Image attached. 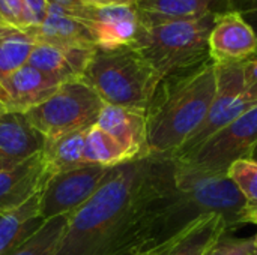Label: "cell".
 <instances>
[{
    "label": "cell",
    "instance_id": "4",
    "mask_svg": "<svg viewBox=\"0 0 257 255\" xmlns=\"http://www.w3.org/2000/svg\"><path fill=\"white\" fill-rule=\"evenodd\" d=\"M217 17L206 15L145 29L134 47L163 78L191 71L211 60L209 35Z\"/></svg>",
    "mask_w": 257,
    "mask_h": 255
},
{
    "label": "cell",
    "instance_id": "30",
    "mask_svg": "<svg viewBox=\"0 0 257 255\" xmlns=\"http://www.w3.org/2000/svg\"><path fill=\"white\" fill-rule=\"evenodd\" d=\"M92 6H136L137 0H83Z\"/></svg>",
    "mask_w": 257,
    "mask_h": 255
},
{
    "label": "cell",
    "instance_id": "10",
    "mask_svg": "<svg viewBox=\"0 0 257 255\" xmlns=\"http://www.w3.org/2000/svg\"><path fill=\"white\" fill-rule=\"evenodd\" d=\"M50 176L42 152L21 162L0 159V216L39 194Z\"/></svg>",
    "mask_w": 257,
    "mask_h": 255
},
{
    "label": "cell",
    "instance_id": "9",
    "mask_svg": "<svg viewBox=\"0 0 257 255\" xmlns=\"http://www.w3.org/2000/svg\"><path fill=\"white\" fill-rule=\"evenodd\" d=\"M66 11L89 27L96 48L101 50L136 45L145 30L136 6H92L83 3L66 8Z\"/></svg>",
    "mask_w": 257,
    "mask_h": 255
},
{
    "label": "cell",
    "instance_id": "18",
    "mask_svg": "<svg viewBox=\"0 0 257 255\" xmlns=\"http://www.w3.org/2000/svg\"><path fill=\"white\" fill-rule=\"evenodd\" d=\"M224 231H229L224 218L217 213H209L194 221L191 225L151 254L203 255Z\"/></svg>",
    "mask_w": 257,
    "mask_h": 255
},
{
    "label": "cell",
    "instance_id": "14",
    "mask_svg": "<svg viewBox=\"0 0 257 255\" xmlns=\"http://www.w3.org/2000/svg\"><path fill=\"white\" fill-rule=\"evenodd\" d=\"M95 50L96 48L35 44L27 65L63 84L83 80Z\"/></svg>",
    "mask_w": 257,
    "mask_h": 255
},
{
    "label": "cell",
    "instance_id": "1",
    "mask_svg": "<svg viewBox=\"0 0 257 255\" xmlns=\"http://www.w3.org/2000/svg\"><path fill=\"white\" fill-rule=\"evenodd\" d=\"M172 156L148 153L111 168L96 194L69 216L56 255L149 254L173 239Z\"/></svg>",
    "mask_w": 257,
    "mask_h": 255
},
{
    "label": "cell",
    "instance_id": "34",
    "mask_svg": "<svg viewBox=\"0 0 257 255\" xmlns=\"http://www.w3.org/2000/svg\"><path fill=\"white\" fill-rule=\"evenodd\" d=\"M254 239H256V243H257V233H256V236H254Z\"/></svg>",
    "mask_w": 257,
    "mask_h": 255
},
{
    "label": "cell",
    "instance_id": "15",
    "mask_svg": "<svg viewBox=\"0 0 257 255\" xmlns=\"http://www.w3.org/2000/svg\"><path fill=\"white\" fill-rule=\"evenodd\" d=\"M96 126L113 137L130 159L149 153L146 144V113L104 104Z\"/></svg>",
    "mask_w": 257,
    "mask_h": 255
},
{
    "label": "cell",
    "instance_id": "5",
    "mask_svg": "<svg viewBox=\"0 0 257 255\" xmlns=\"http://www.w3.org/2000/svg\"><path fill=\"white\" fill-rule=\"evenodd\" d=\"M104 102L83 80L63 83L45 102L26 113L29 122L45 137L57 138L96 125Z\"/></svg>",
    "mask_w": 257,
    "mask_h": 255
},
{
    "label": "cell",
    "instance_id": "11",
    "mask_svg": "<svg viewBox=\"0 0 257 255\" xmlns=\"http://www.w3.org/2000/svg\"><path fill=\"white\" fill-rule=\"evenodd\" d=\"M257 54V36L235 12L217 17L209 35V57L214 63H244Z\"/></svg>",
    "mask_w": 257,
    "mask_h": 255
},
{
    "label": "cell",
    "instance_id": "28",
    "mask_svg": "<svg viewBox=\"0 0 257 255\" xmlns=\"http://www.w3.org/2000/svg\"><path fill=\"white\" fill-rule=\"evenodd\" d=\"M244 87L247 99L257 104V54L244 62Z\"/></svg>",
    "mask_w": 257,
    "mask_h": 255
},
{
    "label": "cell",
    "instance_id": "25",
    "mask_svg": "<svg viewBox=\"0 0 257 255\" xmlns=\"http://www.w3.org/2000/svg\"><path fill=\"white\" fill-rule=\"evenodd\" d=\"M233 231H224L203 255H257V243L253 237H235Z\"/></svg>",
    "mask_w": 257,
    "mask_h": 255
},
{
    "label": "cell",
    "instance_id": "12",
    "mask_svg": "<svg viewBox=\"0 0 257 255\" xmlns=\"http://www.w3.org/2000/svg\"><path fill=\"white\" fill-rule=\"evenodd\" d=\"M60 83L30 65H24L0 81V107L5 113L26 114L45 102Z\"/></svg>",
    "mask_w": 257,
    "mask_h": 255
},
{
    "label": "cell",
    "instance_id": "27",
    "mask_svg": "<svg viewBox=\"0 0 257 255\" xmlns=\"http://www.w3.org/2000/svg\"><path fill=\"white\" fill-rule=\"evenodd\" d=\"M48 0H24V8L27 14L29 29L38 27L44 23L48 15Z\"/></svg>",
    "mask_w": 257,
    "mask_h": 255
},
{
    "label": "cell",
    "instance_id": "29",
    "mask_svg": "<svg viewBox=\"0 0 257 255\" xmlns=\"http://www.w3.org/2000/svg\"><path fill=\"white\" fill-rule=\"evenodd\" d=\"M232 11L244 18L257 36V0H232Z\"/></svg>",
    "mask_w": 257,
    "mask_h": 255
},
{
    "label": "cell",
    "instance_id": "17",
    "mask_svg": "<svg viewBox=\"0 0 257 255\" xmlns=\"http://www.w3.org/2000/svg\"><path fill=\"white\" fill-rule=\"evenodd\" d=\"M45 137L23 113L0 114V159L21 162L41 153Z\"/></svg>",
    "mask_w": 257,
    "mask_h": 255
},
{
    "label": "cell",
    "instance_id": "24",
    "mask_svg": "<svg viewBox=\"0 0 257 255\" xmlns=\"http://www.w3.org/2000/svg\"><path fill=\"white\" fill-rule=\"evenodd\" d=\"M227 176L238 188L250 224L257 225V161L241 159L230 165Z\"/></svg>",
    "mask_w": 257,
    "mask_h": 255
},
{
    "label": "cell",
    "instance_id": "23",
    "mask_svg": "<svg viewBox=\"0 0 257 255\" xmlns=\"http://www.w3.org/2000/svg\"><path fill=\"white\" fill-rule=\"evenodd\" d=\"M133 161L123 147L101 128L93 125L87 129L84 141V162L102 167H116Z\"/></svg>",
    "mask_w": 257,
    "mask_h": 255
},
{
    "label": "cell",
    "instance_id": "2",
    "mask_svg": "<svg viewBox=\"0 0 257 255\" xmlns=\"http://www.w3.org/2000/svg\"><path fill=\"white\" fill-rule=\"evenodd\" d=\"M215 87L212 60L191 71L164 77L146 110L149 153L172 156L179 150L206 117Z\"/></svg>",
    "mask_w": 257,
    "mask_h": 255
},
{
    "label": "cell",
    "instance_id": "35",
    "mask_svg": "<svg viewBox=\"0 0 257 255\" xmlns=\"http://www.w3.org/2000/svg\"><path fill=\"white\" fill-rule=\"evenodd\" d=\"M142 255H152V254H151V252H149V254H142Z\"/></svg>",
    "mask_w": 257,
    "mask_h": 255
},
{
    "label": "cell",
    "instance_id": "32",
    "mask_svg": "<svg viewBox=\"0 0 257 255\" xmlns=\"http://www.w3.org/2000/svg\"><path fill=\"white\" fill-rule=\"evenodd\" d=\"M251 158L257 161V146H256V149H254V152H253V156H251Z\"/></svg>",
    "mask_w": 257,
    "mask_h": 255
},
{
    "label": "cell",
    "instance_id": "13",
    "mask_svg": "<svg viewBox=\"0 0 257 255\" xmlns=\"http://www.w3.org/2000/svg\"><path fill=\"white\" fill-rule=\"evenodd\" d=\"M136 9L145 29L172 21L199 20L232 11V0H137Z\"/></svg>",
    "mask_w": 257,
    "mask_h": 255
},
{
    "label": "cell",
    "instance_id": "26",
    "mask_svg": "<svg viewBox=\"0 0 257 255\" xmlns=\"http://www.w3.org/2000/svg\"><path fill=\"white\" fill-rule=\"evenodd\" d=\"M0 26L29 29L24 0H0Z\"/></svg>",
    "mask_w": 257,
    "mask_h": 255
},
{
    "label": "cell",
    "instance_id": "19",
    "mask_svg": "<svg viewBox=\"0 0 257 255\" xmlns=\"http://www.w3.org/2000/svg\"><path fill=\"white\" fill-rule=\"evenodd\" d=\"M39 197L41 192L18 209L0 216V255L23 243L45 222L39 216Z\"/></svg>",
    "mask_w": 257,
    "mask_h": 255
},
{
    "label": "cell",
    "instance_id": "6",
    "mask_svg": "<svg viewBox=\"0 0 257 255\" xmlns=\"http://www.w3.org/2000/svg\"><path fill=\"white\" fill-rule=\"evenodd\" d=\"M215 74L217 87L208 114L194 134L172 155L176 161H182L193 155L212 135L257 105L250 102L245 95L244 63H215Z\"/></svg>",
    "mask_w": 257,
    "mask_h": 255
},
{
    "label": "cell",
    "instance_id": "8",
    "mask_svg": "<svg viewBox=\"0 0 257 255\" xmlns=\"http://www.w3.org/2000/svg\"><path fill=\"white\" fill-rule=\"evenodd\" d=\"M257 146V105L212 135L202 147L179 164L209 173L227 174L230 165L250 159Z\"/></svg>",
    "mask_w": 257,
    "mask_h": 255
},
{
    "label": "cell",
    "instance_id": "21",
    "mask_svg": "<svg viewBox=\"0 0 257 255\" xmlns=\"http://www.w3.org/2000/svg\"><path fill=\"white\" fill-rule=\"evenodd\" d=\"M35 44L27 29L0 26V81L27 65Z\"/></svg>",
    "mask_w": 257,
    "mask_h": 255
},
{
    "label": "cell",
    "instance_id": "16",
    "mask_svg": "<svg viewBox=\"0 0 257 255\" xmlns=\"http://www.w3.org/2000/svg\"><path fill=\"white\" fill-rule=\"evenodd\" d=\"M36 44L96 48L89 27L72 17L65 6L50 2L48 15L38 27L27 29Z\"/></svg>",
    "mask_w": 257,
    "mask_h": 255
},
{
    "label": "cell",
    "instance_id": "7",
    "mask_svg": "<svg viewBox=\"0 0 257 255\" xmlns=\"http://www.w3.org/2000/svg\"><path fill=\"white\" fill-rule=\"evenodd\" d=\"M113 167L81 164L78 167L53 173L39 197V216L48 221L75 213L105 183Z\"/></svg>",
    "mask_w": 257,
    "mask_h": 255
},
{
    "label": "cell",
    "instance_id": "20",
    "mask_svg": "<svg viewBox=\"0 0 257 255\" xmlns=\"http://www.w3.org/2000/svg\"><path fill=\"white\" fill-rule=\"evenodd\" d=\"M86 134L87 129L71 132L57 138L45 140L42 155L51 174L86 164L84 162Z\"/></svg>",
    "mask_w": 257,
    "mask_h": 255
},
{
    "label": "cell",
    "instance_id": "31",
    "mask_svg": "<svg viewBox=\"0 0 257 255\" xmlns=\"http://www.w3.org/2000/svg\"><path fill=\"white\" fill-rule=\"evenodd\" d=\"M48 2L60 5V6H66V8H75V6H80L84 3L83 0H48Z\"/></svg>",
    "mask_w": 257,
    "mask_h": 255
},
{
    "label": "cell",
    "instance_id": "3",
    "mask_svg": "<svg viewBox=\"0 0 257 255\" xmlns=\"http://www.w3.org/2000/svg\"><path fill=\"white\" fill-rule=\"evenodd\" d=\"M163 77L134 47L96 48L83 77L104 104L146 113Z\"/></svg>",
    "mask_w": 257,
    "mask_h": 255
},
{
    "label": "cell",
    "instance_id": "33",
    "mask_svg": "<svg viewBox=\"0 0 257 255\" xmlns=\"http://www.w3.org/2000/svg\"><path fill=\"white\" fill-rule=\"evenodd\" d=\"M3 113H5V111H3V110H2V107H0V114H3Z\"/></svg>",
    "mask_w": 257,
    "mask_h": 255
},
{
    "label": "cell",
    "instance_id": "22",
    "mask_svg": "<svg viewBox=\"0 0 257 255\" xmlns=\"http://www.w3.org/2000/svg\"><path fill=\"white\" fill-rule=\"evenodd\" d=\"M71 215L45 221L30 237L5 255H56L63 240Z\"/></svg>",
    "mask_w": 257,
    "mask_h": 255
}]
</instances>
